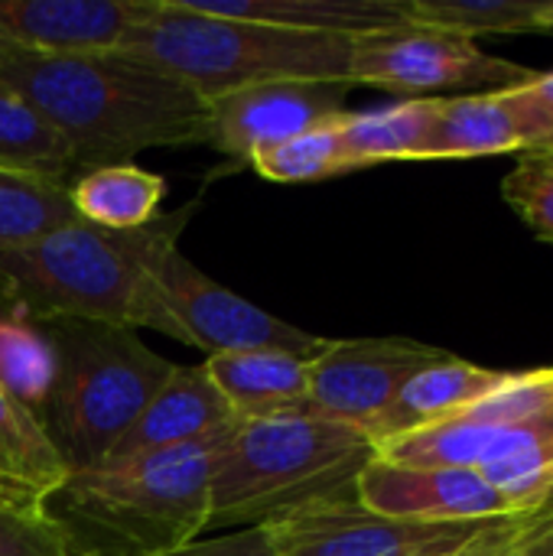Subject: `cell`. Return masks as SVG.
<instances>
[{
	"instance_id": "obj_18",
	"label": "cell",
	"mask_w": 553,
	"mask_h": 556,
	"mask_svg": "<svg viewBox=\"0 0 553 556\" xmlns=\"http://www.w3.org/2000/svg\"><path fill=\"white\" fill-rule=\"evenodd\" d=\"M68 476L42 420L0 388V505L46 515Z\"/></svg>"
},
{
	"instance_id": "obj_8",
	"label": "cell",
	"mask_w": 553,
	"mask_h": 556,
	"mask_svg": "<svg viewBox=\"0 0 553 556\" xmlns=\"http://www.w3.org/2000/svg\"><path fill=\"white\" fill-rule=\"evenodd\" d=\"M535 75V68L486 52L476 39L414 23L359 36L349 65V85H368L404 98H424L430 91L450 88L499 91L525 85Z\"/></svg>"
},
{
	"instance_id": "obj_20",
	"label": "cell",
	"mask_w": 553,
	"mask_h": 556,
	"mask_svg": "<svg viewBox=\"0 0 553 556\" xmlns=\"http://www.w3.org/2000/svg\"><path fill=\"white\" fill-rule=\"evenodd\" d=\"M538 424V420H535ZM521 427H492L466 417H450L440 424H430L424 430L385 440L375 446V456L394 466H424V469H469L482 472L489 463L505 456L521 430Z\"/></svg>"
},
{
	"instance_id": "obj_5",
	"label": "cell",
	"mask_w": 553,
	"mask_h": 556,
	"mask_svg": "<svg viewBox=\"0 0 553 556\" xmlns=\"http://www.w3.org/2000/svg\"><path fill=\"white\" fill-rule=\"evenodd\" d=\"M349 36H313L238 16H215L186 0H156L150 20L121 52L163 68L209 104L267 81H342L352 65Z\"/></svg>"
},
{
	"instance_id": "obj_11",
	"label": "cell",
	"mask_w": 553,
	"mask_h": 556,
	"mask_svg": "<svg viewBox=\"0 0 553 556\" xmlns=\"http://www.w3.org/2000/svg\"><path fill=\"white\" fill-rule=\"evenodd\" d=\"M345 94L342 81H267L222 94L209 104V147L251 163L261 150L345 114Z\"/></svg>"
},
{
	"instance_id": "obj_7",
	"label": "cell",
	"mask_w": 553,
	"mask_h": 556,
	"mask_svg": "<svg viewBox=\"0 0 553 556\" xmlns=\"http://www.w3.org/2000/svg\"><path fill=\"white\" fill-rule=\"evenodd\" d=\"M127 326L153 329L173 342L205 352L209 358L225 352H287L313 362L329 345V339L290 326L215 283L186 261L179 248L169 251L147 280Z\"/></svg>"
},
{
	"instance_id": "obj_29",
	"label": "cell",
	"mask_w": 553,
	"mask_h": 556,
	"mask_svg": "<svg viewBox=\"0 0 553 556\" xmlns=\"http://www.w3.org/2000/svg\"><path fill=\"white\" fill-rule=\"evenodd\" d=\"M502 195L541 241L553 244V147L518 153Z\"/></svg>"
},
{
	"instance_id": "obj_23",
	"label": "cell",
	"mask_w": 553,
	"mask_h": 556,
	"mask_svg": "<svg viewBox=\"0 0 553 556\" xmlns=\"http://www.w3.org/2000/svg\"><path fill=\"white\" fill-rule=\"evenodd\" d=\"M0 169L72 186L78 176L65 137L7 81H0Z\"/></svg>"
},
{
	"instance_id": "obj_34",
	"label": "cell",
	"mask_w": 553,
	"mask_h": 556,
	"mask_svg": "<svg viewBox=\"0 0 553 556\" xmlns=\"http://www.w3.org/2000/svg\"><path fill=\"white\" fill-rule=\"evenodd\" d=\"M515 556H553V498L531 511L512 541Z\"/></svg>"
},
{
	"instance_id": "obj_3",
	"label": "cell",
	"mask_w": 553,
	"mask_h": 556,
	"mask_svg": "<svg viewBox=\"0 0 553 556\" xmlns=\"http://www.w3.org/2000/svg\"><path fill=\"white\" fill-rule=\"evenodd\" d=\"M196 205L160 212L150 225L114 231L81 218L16 248H0V303L36 323L95 319L127 326L130 309L179 248Z\"/></svg>"
},
{
	"instance_id": "obj_9",
	"label": "cell",
	"mask_w": 553,
	"mask_h": 556,
	"mask_svg": "<svg viewBox=\"0 0 553 556\" xmlns=\"http://www.w3.org/2000/svg\"><path fill=\"white\" fill-rule=\"evenodd\" d=\"M492 525L495 521H398L362 508L355 492H349L280 515L277 521L264 525V531L271 541V556H450Z\"/></svg>"
},
{
	"instance_id": "obj_26",
	"label": "cell",
	"mask_w": 553,
	"mask_h": 556,
	"mask_svg": "<svg viewBox=\"0 0 553 556\" xmlns=\"http://www.w3.org/2000/svg\"><path fill=\"white\" fill-rule=\"evenodd\" d=\"M75 218L68 186L0 169V248L29 244Z\"/></svg>"
},
{
	"instance_id": "obj_13",
	"label": "cell",
	"mask_w": 553,
	"mask_h": 556,
	"mask_svg": "<svg viewBox=\"0 0 553 556\" xmlns=\"http://www.w3.org/2000/svg\"><path fill=\"white\" fill-rule=\"evenodd\" d=\"M156 0H0V36L29 55L121 52Z\"/></svg>"
},
{
	"instance_id": "obj_21",
	"label": "cell",
	"mask_w": 553,
	"mask_h": 556,
	"mask_svg": "<svg viewBox=\"0 0 553 556\" xmlns=\"http://www.w3.org/2000/svg\"><path fill=\"white\" fill-rule=\"evenodd\" d=\"M68 195L81 222L130 231L150 225L160 215V202L166 199V179L137 163H111L75 176Z\"/></svg>"
},
{
	"instance_id": "obj_31",
	"label": "cell",
	"mask_w": 553,
	"mask_h": 556,
	"mask_svg": "<svg viewBox=\"0 0 553 556\" xmlns=\"http://www.w3.org/2000/svg\"><path fill=\"white\" fill-rule=\"evenodd\" d=\"M499 91L525 137V150L553 147V72H538L531 81Z\"/></svg>"
},
{
	"instance_id": "obj_24",
	"label": "cell",
	"mask_w": 553,
	"mask_h": 556,
	"mask_svg": "<svg viewBox=\"0 0 553 556\" xmlns=\"http://www.w3.org/2000/svg\"><path fill=\"white\" fill-rule=\"evenodd\" d=\"M55 381V352L42 323L0 303V388L42 417Z\"/></svg>"
},
{
	"instance_id": "obj_28",
	"label": "cell",
	"mask_w": 553,
	"mask_h": 556,
	"mask_svg": "<svg viewBox=\"0 0 553 556\" xmlns=\"http://www.w3.org/2000/svg\"><path fill=\"white\" fill-rule=\"evenodd\" d=\"M339 124H342V114L277 147H267L251 160V166L271 182H319V179L352 173Z\"/></svg>"
},
{
	"instance_id": "obj_6",
	"label": "cell",
	"mask_w": 553,
	"mask_h": 556,
	"mask_svg": "<svg viewBox=\"0 0 553 556\" xmlns=\"http://www.w3.org/2000/svg\"><path fill=\"white\" fill-rule=\"evenodd\" d=\"M42 329L55 352V381L39 420L68 472H85L108 459L176 365L130 326L49 319Z\"/></svg>"
},
{
	"instance_id": "obj_30",
	"label": "cell",
	"mask_w": 553,
	"mask_h": 556,
	"mask_svg": "<svg viewBox=\"0 0 553 556\" xmlns=\"http://www.w3.org/2000/svg\"><path fill=\"white\" fill-rule=\"evenodd\" d=\"M456 417L492 424V427H521L535 420H553L548 401V368L535 371H512L502 388L489 397L476 401L473 407L460 410Z\"/></svg>"
},
{
	"instance_id": "obj_12",
	"label": "cell",
	"mask_w": 553,
	"mask_h": 556,
	"mask_svg": "<svg viewBox=\"0 0 553 556\" xmlns=\"http://www.w3.org/2000/svg\"><path fill=\"white\" fill-rule=\"evenodd\" d=\"M355 498L362 508L398 521L476 525L518 518L479 472L394 466L378 456L359 472Z\"/></svg>"
},
{
	"instance_id": "obj_35",
	"label": "cell",
	"mask_w": 553,
	"mask_h": 556,
	"mask_svg": "<svg viewBox=\"0 0 553 556\" xmlns=\"http://www.w3.org/2000/svg\"><path fill=\"white\" fill-rule=\"evenodd\" d=\"M525 518H528V515L508 518V521H495L489 531H482L476 541H469L463 551H456V554L450 556H502L508 551V544L515 541V534H518V528L525 525Z\"/></svg>"
},
{
	"instance_id": "obj_37",
	"label": "cell",
	"mask_w": 553,
	"mask_h": 556,
	"mask_svg": "<svg viewBox=\"0 0 553 556\" xmlns=\"http://www.w3.org/2000/svg\"><path fill=\"white\" fill-rule=\"evenodd\" d=\"M10 55H16V49H13V46H10V42H7V39L0 36V62H7Z\"/></svg>"
},
{
	"instance_id": "obj_36",
	"label": "cell",
	"mask_w": 553,
	"mask_h": 556,
	"mask_svg": "<svg viewBox=\"0 0 553 556\" xmlns=\"http://www.w3.org/2000/svg\"><path fill=\"white\" fill-rule=\"evenodd\" d=\"M538 26H541V33H551L553 29V0H541L538 3Z\"/></svg>"
},
{
	"instance_id": "obj_22",
	"label": "cell",
	"mask_w": 553,
	"mask_h": 556,
	"mask_svg": "<svg viewBox=\"0 0 553 556\" xmlns=\"http://www.w3.org/2000/svg\"><path fill=\"white\" fill-rule=\"evenodd\" d=\"M433 124V98H404L372 111L342 114V147L352 169L391 160H424Z\"/></svg>"
},
{
	"instance_id": "obj_27",
	"label": "cell",
	"mask_w": 553,
	"mask_h": 556,
	"mask_svg": "<svg viewBox=\"0 0 553 556\" xmlns=\"http://www.w3.org/2000/svg\"><path fill=\"white\" fill-rule=\"evenodd\" d=\"M541 0H407L414 26L453 33V36H518L541 33Z\"/></svg>"
},
{
	"instance_id": "obj_4",
	"label": "cell",
	"mask_w": 553,
	"mask_h": 556,
	"mask_svg": "<svg viewBox=\"0 0 553 556\" xmlns=\"http://www.w3.org/2000/svg\"><path fill=\"white\" fill-rule=\"evenodd\" d=\"M375 443L316 414L235 420L209 485V531H248L303 505L355 492Z\"/></svg>"
},
{
	"instance_id": "obj_16",
	"label": "cell",
	"mask_w": 553,
	"mask_h": 556,
	"mask_svg": "<svg viewBox=\"0 0 553 556\" xmlns=\"http://www.w3.org/2000/svg\"><path fill=\"white\" fill-rule=\"evenodd\" d=\"M235 420L310 414V362L287 352H225L202 362Z\"/></svg>"
},
{
	"instance_id": "obj_1",
	"label": "cell",
	"mask_w": 553,
	"mask_h": 556,
	"mask_svg": "<svg viewBox=\"0 0 553 556\" xmlns=\"http://www.w3.org/2000/svg\"><path fill=\"white\" fill-rule=\"evenodd\" d=\"M0 81L65 137L78 176L143 150L209 143L212 134V108L202 94L127 52H16L0 62Z\"/></svg>"
},
{
	"instance_id": "obj_2",
	"label": "cell",
	"mask_w": 553,
	"mask_h": 556,
	"mask_svg": "<svg viewBox=\"0 0 553 556\" xmlns=\"http://www.w3.org/2000/svg\"><path fill=\"white\" fill-rule=\"evenodd\" d=\"M231 424L147 459L72 472L46 505L72 556H150L202 541L212 466Z\"/></svg>"
},
{
	"instance_id": "obj_32",
	"label": "cell",
	"mask_w": 553,
	"mask_h": 556,
	"mask_svg": "<svg viewBox=\"0 0 553 556\" xmlns=\"http://www.w3.org/2000/svg\"><path fill=\"white\" fill-rule=\"evenodd\" d=\"M0 556H72V551L49 515L0 505Z\"/></svg>"
},
{
	"instance_id": "obj_33",
	"label": "cell",
	"mask_w": 553,
	"mask_h": 556,
	"mask_svg": "<svg viewBox=\"0 0 553 556\" xmlns=\"http://www.w3.org/2000/svg\"><path fill=\"white\" fill-rule=\"evenodd\" d=\"M150 556H271V541L264 528H248V531H228L218 538H202L186 547Z\"/></svg>"
},
{
	"instance_id": "obj_17",
	"label": "cell",
	"mask_w": 553,
	"mask_h": 556,
	"mask_svg": "<svg viewBox=\"0 0 553 556\" xmlns=\"http://www.w3.org/2000/svg\"><path fill=\"white\" fill-rule=\"evenodd\" d=\"M512 371H492L463 358H440L437 365L417 371L391 401V407L372 424L368 440L378 446L385 440L424 430L430 424L450 420L460 410L473 407L476 401L489 397L495 388H502L508 381Z\"/></svg>"
},
{
	"instance_id": "obj_19",
	"label": "cell",
	"mask_w": 553,
	"mask_h": 556,
	"mask_svg": "<svg viewBox=\"0 0 553 556\" xmlns=\"http://www.w3.org/2000/svg\"><path fill=\"white\" fill-rule=\"evenodd\" d=\"M502 153H525V137L502 91L433 98V124L424 160H476Z\"/></svg>"
},
{
	"instance_id": "obj_39",
	"label": "cell",
	"mask_w": 553,
	"mask_h": 556,
	"mask_svg": "<svg viewBox=\"0 0 553 556\" xmlns=\"http://www.w3.org/2000/svg\"><path fill=\"white\" fill-rule=\"evenodd\" d=\"M502 556H515V554H512V544H508V551H505V554H502Z\"/></svg>"
},
{
	"instance_id": "obj_38",
	"label": "cell",
	"mask_w": 553,
	"mask_h": 556,
	"mask_svg": "<svg viewBox=\"0 0 553 556\" xmlns=\"http://www.w3.org/2000/svg\"><path fill=\"white\" fill-rule=\"evenodd\" d=\"M548 401H551V417H553V365L548 368Z\"/></svg>"
},
{
	"instance_id": "obj_15",
	"label": "cell",
	"mask_w": 553,
	"mask_h": 556,
	"mask_svg": "<svg viewBox=\"0 0 553 556\" xmlns=\"http://www.w3.org/2000/svg\"><path fill=\"white\" fill-rule=\"evenodd\" d=\"M215 16H238L313 36H372L411 26L407 0H186Z\"/></svg>"
},
{
	"instance_id": "obj_25",
	"label": "cell",
	"mask_w": 553,
	"mask_h": 556,
	"mask_svg": "<svg viewBox=\"0 0 553 556\" xmlns=\"http://www.w3.org/2000/svg\"><path fill=\"white\" fill-rule=\"evenodd\" d=\"M515 515H531L553 498V420L528 424L518 443L479 472Z\"/></svg>"
},
{
	"instance_id": "obj_14",
	"label": "cell",
	"mask_w": 553,
	"mask_h": 556,
	"mask_svg": "<svg viewBox=\"0 0 553 556\" xmlns=\"http://www.w3.org/2000/svg\"><path fill=\"white\" fill-rule=\"evenodd\" d=\"M231 420L235 417L218 388L212 384L205 365H176L101 466H121L196 443L202 437L218 433Z\"/></svg>"
},
{
	"instance_id": "obj_10",
	"label": "cell",
	"mask_w": 553,
	"mask_h": 556,
	"mask_svg": "<svg viewBox=\"0 0 553 556\" xmlns=\"http://www.w3.org/2000/svg\"><path fill=\"white\" fill-rule=\"evenodd\" d=\"M440 358H447V352L411 339L329 342L310 362V414L355 427L368 437L398 391Z\"/></svg>"
}]
</instances>
